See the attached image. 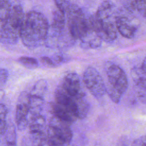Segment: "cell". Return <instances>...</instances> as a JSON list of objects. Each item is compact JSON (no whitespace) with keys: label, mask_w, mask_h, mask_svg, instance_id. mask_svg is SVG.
<instances>
[{"label":"cell","mask_w":146,"mask_h":146,"mask_svg":"<svg viewBox=\"0 0 146 146\" xmlns=\"http://www.w3.org/2000/svg\"><path fill=\"white\" fill-rule=\"evenodd\" d=\"M50 26L44 15L36 11L28 12L25 18L20 39L27 48H34L45 44Z\"/></svg>","instance_id":"obj_1"},{"label":"cell","mask_w":146,"mask_h":146,"mask_svg":"<svg viewBox=\"0 0 146 146\" xmlns=\"http://www.w3.org/2000/svg\"><path fill=\"white\" fill-rule=\"evenodd\" d=\"M116 17L114 4L106 1L100 4L95 14L88 19L91 30L102 40L110 42L117 38Z\"/></svg>","instance_id":"obj_2"},{"label":"cell","mask_w":146,"mask_h":146,"mask_svg":"<svg viewBox=\"0 0 146 146\" xmlns=\"http://www.w3.org/2000/svg\"><path fill=\"white\" fill-rule=\"evenodd\" d=\"M25 15L21 4L14 3L6 18L1 22V42L4 44H14L20 38Z\"/></svg>","instance_id":"obj_3"},{"label":"cell","mask_w":146,"mask_h":146,"mask_svg":"<svg viewBox=\"0 0 146 146\" xmlns=\"http://www.w3.org/2000/svg\"><path fill=\"white\" fill-rule=\"evenodd\" d=\"M104 70L107 78L106 92L113 102L118 104L128 88L127 75L120 67L111 62L105 63Z\"/></svg>","instance_id":"obj_4"},{"label":"cell","mask_w":146,"mask_h":146,"mask_svg":"<svg viewBox=\"0 0 146 146\" xmlns=\"http://www.w3.org/2000/svg\"><path fill=\"white\" fill-rule=\"evenodd\" d=\"M54 116L68 123H72L78 119L75 101L59 85L55 92V102L51 105Z\"/></svg>","instance_id":"obj_5"},{"label":"cell","mask_w":146,"mask_h":146,"mask_svg":"<svg viewBox=\"0 0 146 146\" xmlns=\"http://www.w3.org/2000/svg\"><path fill=\"white\" fill-rule=\"evenodd\" d=\"M66 17L68 31L73 39L82 40L92 31L88 19L77 5L70 3L66 10Z\"/></svg>","instance_id":"obj_6"},{"label":"cell","mask_w":146,"mask_h":146,"mask_svg":"<svg viewBox=\"0 0 146 146\" xmlns=\"http://www.w3.org/2000/svg\"><path fill=\"white\" fill-rule=\"evenodd\" d=\"M83 82L90 92L96 98H102L106 92L104 80L98 71L92 67H88L83 72Z\"/></svg>","instance_id":"obj_7"},{"label":"cell","mask_w":146,"mask_h":146,"mask_svg":"<svg viewBox=\"0 0 146 146\" xmlns=\"http://www.w3.org/2000/svg\"><path fill=\"white\" fill-rule=\"evenodd\" d=\"M30 94L22 91L19 94L16 107L15 121L18 128L22 131L29 125V115L30 113Z\"/></svg>","instance_id":"obj_8"},{"label":"cell","mask_w":146,"mask_h":146,"mask_svg":"<svg viewBox=\"0 0 146 146\" xmlns=\"http://www.w3.org/2000/svg\"><path fill=\"white\" fill-rule=\"evenodd\" d=\"M60 86L75 101L86 98L79 76L75 72L67 74L63 78Z\"/></svg>","instance_id":"obj_9"},{"label":"cell","mask_w":146,"mask_h":146,"mask_svg":"<svg viewBox=\"0 0 146 146\" xmlns=\"http://www.w3.org/2000/svg\"><path fill=\"white\" fill-rule=\"evenodd\" d=\"M70 124L54 116L50 121L48 131L63 140L66 144H68L72 136Z\"/></svg>","instance_id":"obj_10"},{"label":"cell","mask_w":146,"mask_h":146,"mask_svg":"<svg viewBox=\"0 0 146 146\" xmlns=\"http://www.w3.org/2000/svg\"><path fill=\"white\" fill-rule=\"evenodd\" d=\"M116 26L117 31L124 37L131 39L135 34L136 27L131 22L129 18L123 15H117Z\"/></svg>","instance_id":"obj_11"},{"label":"cell","mask_w":146,"mask_h":146,"mask_svg":"<svg viewBox=\"0 0 146 146\" xmlns=\"http://www.w3.org/2000/svg\"><path fill=\"white\" fill-rule=\"evenodd\" d=\"M131 74L135 86L146 89V72L141 67H133L131 71Z\"/></svg>","instance_id":"obj_12"},{"label":"cell","mask_w":146,"mask_h":146,"mask_svg":"<svg viewBox=\"0 0 146 146\" xmlns=\"http://www.w3.org/2000/svg\"><path fill=\"white\" fill-rule=\"evenodd\" d=\"M47 90V82L44 79L38 80L33 86L30 94L31 96L43 99Z\"/></svg>","instance_id":"obj_13"},{"label":"cell","mask_w":146,"mask_h":146,"mask_svg":"<svg viewBox=\"0 0 146 146\" xmlns=\"http://www.w3.org/2000/svg\"><path fill=\"white\" fill-rule=\"evenodd\" d=\"M125 7L130 11H136L142 16H146V0L128 1Z\"/></svg>","instance_id":"obj_14"},{"label":"cell","mask_w":146,"mask_h":146,"mask_svg":"<svg viewBox=\"0 0 146 146\" xmlns=\"http://www.w3.org/2000/svg\"><path fill=\"white\" fill-rule=\"evenodd\" d=\"M5 139L4 146H16V132L13 123L8 124L5 133Z\"/></svg>","instance_id":"obj_15"},{"label":"cell","mask_w":146,"mask_h":146,"mask_svg":"<svg viewBox=\"0 0 146 146\" xmlns=\"http://www.w3.org/2000/svg\"><path fill=\"white\" fill-rule=\"evenodd\" d=\"M18 62L28 69H35L39 66V63L34 58L27 56H21L18 59Z\"/></svg>","instance_id":"obj_16"},{"label":"cell","mask_w":146,"mask_h":146,"mask_svg":"<svg viewBox=\"0 0 146 146\" xmlns=\"http://www.w3.org/2000/svg\"><path fill=\"white\" fill-rule=\"evenodd\" d=\"M13 3L9 1H0V22L4 21L9 15Z\"/></svg>","instance_id":"obj_17"},{"label":"cell","mask_w":146,"mask_h":146,"mask_svg":"<svg viewBox=\"0 0 146 146\" xmlns=\"http://www.w3.org/2000/svg\"><path fill=\"white\" fill-rule=\"evenodd\" d=\"M0 116H1V136L5 135L6 129L7 128L8 124L7 123V115L8 113V110L6 106L1 103V110H0Z\"/></svg>","instance_id":"obj_18"},{"label":"cell","mask_w":146,"mask_h":146,"mask_svg":"<svg viewBox=\"0 0 146 146\" xmlns=\"http://www.w3.org/2000/svg\"><path fill=\"white\" fill-rule=\"evenodd\" d=\"M47 142L48 146H64L66 143L57 136L47 131Z\"/></svg>","instance_id":"obj_19"},{"label":"cell","mask_w":146,"mask_h":146,"mask_svg":"<svg viewBox=\"0 0 146 146\" xmlns=\"http://www.w3.org/2000/svg\"><path fill=\"white\" fill-rule=\"evenodd\" d=\"M135 91L139 100L143 104H146V89L135 86Z\"/></svg>","instance_id":"obj_20"},{"label":"cell","mask_w":146,"mask_h":146,"mask_svg":"<svg viewBox=\"0 0 146 146\" xmlns=\"http://www.w3.org/2000/svg\"><path fill=\"white\" fill-rule=\"evenodd\" d=\"M55 3L56 6V8L59 10L60 11H62L66 14V10L68 7V6L70 5V2L68 1H55Z\"/></svg>","instance_id":"obj_21"},{"label":"cell","mask_w":146,"mask_h":146,"mask_svg":"<svg viewBox=\"0 0 146 146\" xmlns=\"http://www.w3.org/2000/svg\"><path fill=\"white\" fill-rule=\"evenodd\" d=\"M40 62L46 67L53 68L56 67V64L51 59V58L47 56H43L40 58Z\"/></svg>","instance_id":"obj_22"},{"label":"cell","mask_w":146,"mask_h":146,"mask_svg":"<svg viewBox=\"0 0 146 146\" xmlns=\"http://www.w3.org/2000/svg\"><path fill=\"white\" fill-rule=\"evenodd\" d=\"M51 59L56 64V66H58L59 64H62L64 62L66 58L64 56L63 54L60 53H56L53 55L51 57Z\"/></svg>","instance_id":"obj_23"},{"label":"cell","mask_w":146,"mask_h":146,"mask_svg":"<svg viewBox=\"0 0 146 146\" xmlns=\"http://www.w3.org/2000/svg\"><path fill=\"white\" fill-rule=\"evenodd\" d=\"M9 76L8 71L4 68H1V87H3V86L6 84Z\"/></svg>","instance_id":"obj_24"},{"label":"cell","mask_w":146,"mask_h":146,"mask_svg":"<svg viewBox=\"0 0 146 146\" xmlns=\"http://www.w3.org/2000/svg\"><path fill=\"white\" fill-rule=\"evenodd\" d=\"M132 146H146V135L135 140L132 143Z\"/></svg>","instance_id":"obj_25"},{"label":"cell","mask_w":146,"mask_h":146,"mask_svg":"<svg viewBox=\"0 0 146 146\" xmlns=\"http://www.w3.org/2000/svg\"><path fill=\"white\" fill-rule=\"evenodd\" d=\"M141 68L143 69V70L146 72V57L144 59L143 63H142V65H141Z\"/></svg>","instance_id":"obj_26"},{"label":"cell","mask_w":146,"mask_h":146,"mask_svg":"<svg viewBox=\"0 0 146 146\" xmlns=\"http://www.w3.org/2000/svg\"><path fill=\"white\" fill-rule=\"evenodd\" d=\"M145 18H146V16H145Z\"/></svg>","instance_id":"obj_27"}]
</instances>
